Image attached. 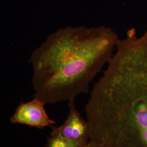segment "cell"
Returning <instances> with one entry per match:
<instances>
[{
  "mask_svg": "<svg viewBox=\"0 0 147 147\" xmlns=\"http://www.w3.org/2000/svg\"><path fill=\"white\" fill-rule=\"evenodd\" d=\"M69 112L62 125L55 127L61 134L85 147L89 142L90 127L87 121L82 117L75 105V98L68 101Z\"/></svg>",
  "mask_w": 147,
  "mask_h": 147,
  "instance_id": "obj_4",
  "label": "cell"
},
{
  "mask_svg": "<svg viewBox=\"0 0 147 147\" xmlns=\"http://www.w3.org/2000/svg\"><path fill=\"white\" fill-rule=\"evenodd\" d=\"M45 105L37 97L26 102H20L10 121L13 124H24L39 129L54 125L56 122L47 115Z\"/></svg>",
  "mask_w": 147,
  "mask_h": 147,
  "instance_id": "obj_3",
  "label": "cell"
},
{
  "mask_svg": "<svg viewBox=\"0 0 147 147\" xmlns=\"http://www.w3.org/2000/svg\"><path fill=\"white\" fill-rule=\"evenodd\" d=\"M84 147H100L99 146H98L97 144H96L92 142V141H90L88 142V143Z\"/></svg>",
  "mask_w": 147,
  "mask_h": 147,
  "instance_id": "obj_6",
  "label": "cell"
},
{
  "mask_svg": "<svg viewBox=\"0 0 147 147\" xmlns=\"http://www.w3.org/2000/svg\"><path fill=\"white\" fill-rule=\"evenodd\" d=\"M85 106L89 141L100 147H147V31L119 40Z\"/></svg>",
  "mask_w": 147,
  "mask_h": 147,
  "instance_id": "obj_1",
  "label": "cell"
},
{
  "mask_svg": "<svg viewBox=\"0 0 147 147\" xmlns=\"http://www.w3.org/2000/svg\"><path fill=\"white\" fill-rule=\"evenodd\" d=\"M45 147H84L79 143L63 136L55 127H53Z\"/></svg>",
  "mask_w": 147,
  "mask_h": 147,
  "instance_id": "obj_5",
  "label": "cell"
},
{
  "mask_svg": "<svg viewBox=\"0 0 147 147\" xmlns=\"http://www.w3.org/2000/svg\"><path fill=\"white\" fill-rule=\"evenodd\" d=\"M119 40L116 32L104 26L65 27L50 34L29 60L35 97L46 105L88 93Z\"/></svg>",
  "mask_w": 147,
  "mask_h": 147,
  "instance_id": "obj_2",
  "label": "cell"
}]
</instances>
